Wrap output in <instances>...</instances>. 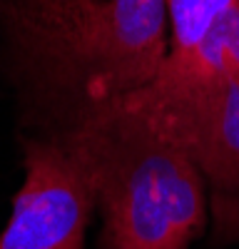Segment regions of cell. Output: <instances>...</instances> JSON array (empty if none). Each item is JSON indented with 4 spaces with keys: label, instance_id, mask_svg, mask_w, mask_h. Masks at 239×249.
Here are the masks:
<instances>
[{
    "label": "cell",
    "instance_id": "6da1fadb",
    "mask_svg": "<svg viewBox=\"0 0 239 249\" xmlns=\"http://www.w3.org/2000/svg\"><path fill=\"white\" fill-rule=\"evenodd\" d=\"M0 18L55 127L145 88L167 53V0H0Z\"/></svg>",
    "mask_w": 239,
    "mask_h": 249
},
{
    "label": "cell",
    "instance_id": "7a4b0ae2",
    "mask_svg": "<svg viewBox=\"0 0 239 249\" xmlns=\"http://www.w3.org/2000/svg\"><path fill=\"white\" fill-rule=\"evenodd\" d=\"M48 135L85 160L102 217L100 249H189L209 219V187L179 147L115 105L72 115Z\"/></svg>",
    "mask_w": 239,
    "mask_h": 249
},
{
    "label": "cell",
    "instance_id": "3957f363",
    "mask_svg": "<svg viewBox=\"0 0 239 249\" xmlns=\"http://www.w3.org/2000/svg\"><path fill=\"white\" fill-rule=\"evenodd\" d=\"M115 105L179 147L202 170L219 244L239 239V5L219 23L197 62L154 77Z\"/></svg>",
    "mask_w": 239,
    "mask_h": 249
},
{
    "label": "cell",
    "instance_id": "277c9868",
    "mask_svg": "<svg viewBox=\"0 0 239 249\" xmlns=\"http://www.w3.org/2000/svg\"><path fill=\"white\" fill-rule=\"evenodd\" d=\"M23 170L0 249H83L97 210L85 160L52 135L23 137Z\"/></svg>",
    "mask_w": 239,
    "mask_h": 249
},
{
    "label": "cell",
    "instance_id": "5b68a950",
    "mask_svg": "<svg viewBox=\"0 0 239 249\" xmlns=\"http://www.w3.org/2000/svg\"><path fill=\"white\" fill-rule=\"evenodd\" d=\"M237 5L239 0H167V53L154 77L189 70L212 33Z\"/></svg>",
    "mask_w": 239,
    "mask_h": 249
}]
</instances>
